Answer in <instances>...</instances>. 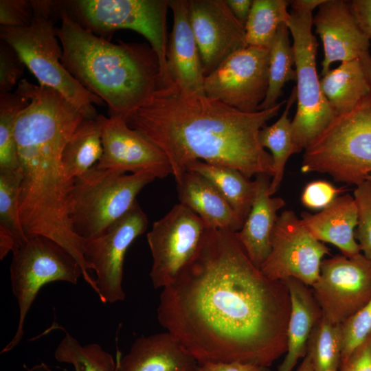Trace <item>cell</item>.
<instances>
[{
	"instance_id": "obj_9",
	"label": "cell",
	"mask_w": 371,
	"mask_h": 371,
	"mask_svg": "<svg viewBox=\"0 0 371 371\" xmlns=\"http://www.w3.org/2000/svg\"><path fill=\"white\" fill-rule=\"evenodd\" d=\"M10 276L19 306V322L14 337L1 354L10 351L21 341L26 316L41 288L56 281L76 284L83 277V272L78 261L64 247L48 238L36 236L28 238L12 253Z\"/></svg>"
},
{
	"instance_id": "obj_46",
	"label": "cell",
	"mask_w": 371,
	"mask_h": 371,
	"mask_svg": "<svg viewBox=\"0 0 371 371\" xmlns=\"http://www.w3.org/2000/svg\"><path fill=\"white\" fill-rule=\"evenodd\" d=\"M297 371H315L311 359L308 354L303 359Z\"/></svg>"
},
{
	"instance_id": "obj_36",
	"label": "cell",
	"mask_w": 371,
	"mask_h": 371,
	"mask_svg": "<svg viewBox=\"0 0 371 371\" xmlns=\"http://www.w3.org/2000/svg\"><path fill=\"white\" fill-rule=\"evenodd\" d=\"M342 331L341 361L371 333V300L341 324Z\"/></svg>"
},
{
	"instance_id": "obj_5",
	"label": "cell",
	"mask_w": 371,
	"mask_h": 371,
	"mask_svg": "<svg viewBox=\"0 0 371 371\" xmlns=\"http://www.w3.org/2000/svg\"><path fill=\"white\" fill-rule=\"evenodd\" d=\"M34 17L27 27H0V37L16 51L39 85L61 93L87 119H96L93 104L103 100L78 82L61 63L63 50L54 24L60 20L63 1L32 0Z\"/></svg>"
},
{
	"instance_id": "obj_42",
	"label": "cell",
	"mask_w": 371,
	"mask_h": 371,
	"mask_svg": "<svg viewBox=\"0 0 371 371\" xmlns=\"http://www.w3.org/2000/svg\"><path fill=\"white\" fill-rule=\"evenodd\" d=\"M197 371H270L269 367L239 361L201 362Z\"/></svg>"
},
{
	"instance_id": "obj_21",
	"label": "cell",
	"mask_w": 371,
	"mask_h": 371,
	"mask_svg": "<svg viewBox=\"0 0 371 371\" xmlns=\"http://www.w3.org/2000/svg\"><path fill=\"white\" fill-rule=\"evenodd\" d=\"M271 179L266 174L256 176V192L251 210L242 228L235 232L249 258L259 269L271 251L278 212L286 205L282 198L269 194Z\"/></svg>"
},
{
	"instance_id": "obj_40",
	"label": "cell",
	"mask_w": 371,
	"mask_h": 371,
	"mask_svg": "<svg viewBox=\"0 0 371 371\" xmlns=\"http://www.w3.org/2000/svg\"><path fill=\"white\" fill-rule=\"evenodd\" d=\"M339 371H371V333L341 363Z\"/></svg>"
},
{
	"instance_id": "obj_8",
	"label": "cell",
	"mask_w": 371,
	"mask_h": 371,
	"mask_svg": "<svg viewBox=\"0 0 371 371\" xmlns=\"http://www.w3.org/2000/svg\"><path fill=\"white\" fill-rule=\"evenodd\" d=\"M63 7L83 27L101 36L121 29L144 36L159 60V84H166L168 0H71L63 1Z\"/></svg>"
},
{
	"instance_id": "obj_13",
	"label": "cell",
	"mask_w": 371,
	"mask_h": 371,
	"mask_svg": "<svg viewBox=\"0 0 371 371\" xmlns=\"http://www.w3.org/2000/svg\"><path fill=\"white\" fill-rule=\"evenodd\" d=\"M311 290L323 317L341 325L371 300V260L361 253L323 260Z\"/></svg>"
},
{
	"instance_id": "obj_43",
	"label": "cell",
	"mask_w": 371,
	"mask_h": 371,
	"mask_svg": "<svg viewBox=\"0 0 371 371\" xmlns=\"http://www.w3.org/2000/svg\"><path fill=\"white\" fill-rule=\"evenodd\" d=\"M254 0H225L237 21L245 27Z\"/></svg>"
},
{
	"instance_id": "obj_20",
	"label": "cell",
	"mask_w": 371,
	"mask_h": 371,
	"mask_svg": "<svg viewBox=\"0 0 371 371\" xmlns=\"http://www.w3.org/2000/svg\"><path fill=\"white\" fill-rule=\"evenodd\" d=\"M115 371H197L199 362L166 331L136 339L128 353H116Z\"/></svg>"
},
{
	"instance_id": "obj_23",
	"label": "cell",
	"mask_w": 371,
	"mask_h": 371,
	"mask_svg": "<svg viewBox=\"0 0 371 371\" xmlns=\"http://www.w3.org/2000/svg\"><path fill=\"white\" fill-rule=\"evenodd\" d=\"M176 183L179 203L194 212L207 228L232 232L242 228L244 221L206 178L186 171Z\"/></svg>"
},
{
	"instance_id": "obj_22",
	"label": "cell",
	"mask_w": 371,
	"mask_h": 371,
	"mask_svg": "<svg viewBox=\"0 0 371 371\" xmlns=\"http://www.w3.org/2000/svg\"><path fill=\"white\" fill-rule=\"evenodd\" d=\"M300 218L312 236L320 242L335 245L342 255L351 258L361 254L355 236L357 207L353 196H338L319 212H304Z\"/></svg>"
},
{
	"instance_id": "obj_4",
	"label": "cell",
	"mask_w": 371,
	"mask_h": 371,
	"mask_svg": "<svg viewBox=\"0 0 371 371\" xmlns=\"http://www.w3.org/2000/svg\"><path fill=\"white\" fill-rule=\"evenodd\" d=\"M56 27L61 63L88 91L107 104L109 117H128L159 83V63L146 44L111 43L73 19L63 7Z\"/></svg>"
},
{
	"instance_id": "obj_11",
	"label": "cell",
	"mask_w": 371,
	"mask_h": 371,
	"mask_svg": "<svg viewBox=\"0 0 371 371\" xmlns=\"http://www.w3.org/2000/svg\"><path fill=\"white\" fill-rule=\"evenodd\" d=\"M207 227L186 205L178 203L155 221L146 234L153 263L149 276L155 289L176 278L196 253Z\"/></svg>"
},
{
	"instance_id": "obj_28",
	"label": "cell",
	"mask_w": 371,
	"mask_h": 371,
	"mask_svg": "<svg viewBox=\"0 0 371 371\" xmlns=\"http://www.w3.org/2000/svg\"><path fill=\"white\" fill-rule=\"evenodd\" d=\"M295 100L296 91L294 87L279 119L271 125H265L258 133L261 146L270 150L272 158L273 175L268 190L270 196H273L281 185L288 159L291 155L297 153L291 120L289 117V113Z\"/></svg>"
},
{
	"instance_id": "obj_35",
	"label": "cell",
	"mask_w": 371,
	"mask_h": 371,
	"mask_svg": "<svg viewBox=\"0 0 371 371\" xmlns=\"http://www.w3.org/2000/svg\"><path fill=\"white\" fill-rule=\"evenodd\" d=\"M353 197L357 207L355 239L361 253L371 260V182L366 180L357 186Z\"/></svg>"
},
{
	"instance_id": "obj_45",
	"label": "cell",
	"mask_w": 371,
	"mask_h": 371,
	"mask_svg": "<svg viewBox=\"0 0 371 371\" xmlns=\"http://www.w3.org/2000/svg\"><path fill=\"white\" fill-rule=\"evenodd\" d=\"M362 67L371 85V55L369 52L363 53L359 57Z\"/></svg>"
},
{
	"instance_id": "obj_25",
	"label": "cell",
	"mask_w": 371,
	"mask_h": 371,
	"mask_svg": "<svg viewBox=\"0 0 371 371\" xmlns=\"http://www.w3.org/2000/svg\"><path fill=\"white\" fill-rule=\"evenodd\" d=\"M322 92L335 115L351 111L371 93L359 58L342 62L319 80Z\"/></svg>"
},
{
	"instance_id": "obj_2",
	"label": "cell",
	"mask_w": 371,
	"mask_h": 371,
	"mask_svg": "<svg viewBox=\"0 0 371 371\" xmlns=\"http://www.w3.org/2000/svg\"><path fill=\"white\" fill-rule=\"evenodd\" d=\"M286 100L256 112H243L205 95L176 86H158L126 120L167 156L175 181L195 160L236 169L249 178L272 177V158L258 133Z\"/></svg>"
},
{
	"instance_id": "obj_26",
	"label": "cell",
	"mask_w": 371,
	"mask_h": 371,
	"mask_svg": "<svg viewBox=\"0 0 371 371\" xmlns=\"http://www.w3.org/2000/svg\"><path fill=\"white\" fill-rule=\"evenodd\" d=\"M186 171L199 174L209 180L245 222L256 192V181L240 171L201 160L190 162Z\"/></svg>"
},
{
	"instance_id": "obj_29",
	"label": "cell",
	"mask_w": 371,
	"mask_h": 371,
	"mask_svg": "<svg viewBox=\"0 0 371 371\" xmlns=\"http://www.w3.org/2000/svg\"><path fill=\"white\" fill-rule=\"evenodd\" d=\"M289 30L282 23L269 48L268 67V89L258 111L268 109L278 103L282 89L289 80H296L295 56L289 41Z\"/></svg>"
},
{
	"instance_id": "obj_6",
	"label": "cell",
	"mask_w": 371,
	"mask_h": 371,
	"mask_svg": "<svg viewBox=\"0 0 371 371\" xmlns=\"http://www.w3.org/2000/svg\"><path fill=\"white\" fill-rule=\"evenodd\" d=\"M301 171L329 175L356 186L371 175V93L335 115L304 150Z\"/></svg>"
},
{
	"instance_id": "obj_14",
	"label": "cell",
	"mask_w": 371,
	"mask_h": 371,
	"mask_svg": "<svg viewBox=\"0 0 371 371\" xmlns=\"http://www.w3.org/2000/svg\"><path fill=\"white\" fill-rule=\"evenodd\" d=\"M146 214L136 202L102 235L85 240L84 256L95 271L98 297L103 303L125 299L122 287L123 268L127 249L148 227Z\"/></svg>"
},
{
	"instance_id": "obj_24",
	"label": "cell",
	"mask_w": 371,
	"mask_h": 371,
	"mask_svg": "<svg viewBox=\"0 0 371 371\" xmlns=\"http://www.w3.org/2000/svg\"><path fill=\"white\" fill-rule=\"evenodd\" d=\"M284 282L290 295L291 311L286 352L278 371H292L299 360L306 355L310 336L322 317V311L308 286L295 278Z\"/></svg>"
},
{
	"instance_id": "obj_16",
	"label": "cell",
	"mask_w": 371,
	"mask_h": 371,
	"mask_svg": "<svg viewBox=\"0 0 371 371\" xmlns=\"http://www.w3.org/2000/svg\"><path fill=\"white\" fill-rule=\"evenodd\" d=\"M101 130L102 155L95 166L122 174L148 172L156 178L172 175L166 154L121 117H96Z\"/></svg>"
},
{
	"instance_id": "obj_19",
	"label": "cell",
	"mask_w": 371,
	"mask_h": 371,
	"mask_svg": "<svg viewBox=\"0 0 371 371\" xmlns=\"http://www.w3.org/2000/svg\"><path fill=\"white\" fill-rule=\"evenodd\" d=\"M173 15L167 48V80L188 94L205 95V75L189 20L188 0H168Z\"/></svg>"
},
{
	"instance_id": "obj_15",
	"label": "cell",
	"mask_w": 371,
	"mask_h": 371,
	"mask_svg": "<svg viewBox=\"0 0 371 371\" xmlns=\"http://www.w3.org/2000/svg\"><path fill=\"white\" fill-rule=\"evenodd\" d=\"M269 49L247 46L205 78L204 93L243 112L258 111L268 89Z\"/></svg>"
},
{
	"instance_id": "obj_31",
	"label": "cell",
	"mask_w": 371,
	"mask_h": 371,
	"mask_svg": "<svg viewBox=\"0 0 371 371\" xmlns=\"http://www.w3.org/2000/svg\"><path fill=\"white\" fill-rule=\"evenodd\" d=\"M290 1L254 0L245 25L248 46L270 48L280 26L286 23Z\"/></svg>"
},
{
	"instance_id": "obj_38",
	"label": "cell",
	"mask_w": 371,
	"mask_h": 371,
	"mask_svg": "<svg viewBox=\"0 0 371 371\" xmlns=\"http://www.w3.org/2000/svg\"><path fill=\"white\" fill-rule=\"evenodd\" d=\"M345 190H346L344 188H338L327 181L315 180L307 183L304 188L301 202L308 209L322 210Z\"/></svg>"
},
{
	"instance_id": "obj_12",
	"label": "cell",
	"mask_w": 371,
	"mask_h": 371,
	"mask_svg": "<svg viewBox=\"0 0 371 371\" xmlns=\"http://www.w3.org/2000/svg\"><path fill=\"white\" fill-rule=\"evenodd\" d=\"M330 249L317 240L291 210L278 216L271 238V251L260 269L268 278H295L312 286L319 278L323 258Z\"/></svg>"
},
{
	"instance_id": "obj_32",
	"label": "cell",
	"mask_w": 371,
	"mask_h": 371,
	"mask_svg": "<svg viewBox=\"0 0 371 371\" xmlns=\"http://www.w3.org/2000/svg\"><path fill=\"white\" fill-rule=\"evenodd\" d=\"M342 331L341 325H335L324 317L313 330L307 354L315 371H339L341 361Z\"/></svg>"
},
{
	"instance_id": "obj_18",
	"label": "cell",
	"mask_w": 371,
	"mask_h": 371,
	"mask_svg": "<svg viewBox=\"0 0 371 371\" xmlns=\"http://www.w3.org/2000/svg\"><path fill=\"white\" fill-rule=\"evenodd\" d=\"M313 25L323 44L322 76L334 62L357 59L369 52L370 41L357 23L346 1L324 0L313 17Z\"/></svg>"
},
{
	"instance_id": "obj_37",
	"label": "cell",
	"mask_w": 371,
	"mask_h": 371,
	"mask_svg": "<svg viewBox=\"0 0 371 371\" xmlns=\"http://www.w3.org/2000/svg\"><path fill=\"white\" fill-rule=\"evenodd\" d=\"M26 66L14 48L0 41V93H9L23 75Z\"/></svg>"
},
{
	"instance_id": "obj_10",
	"label": "cell",
	"mask_w": 371,
	"mask_h": 371,
	"mask_svg": "<svg viewBox=\"0 0 371 371\" xmlns=\"http://www.w3.org/2000/svg\"><path fill=\"white\" fill-rule=\"evenodd\" d=\"M313 12L292 9L286 25L293 37L297 110L291 120L297 153L304 150L335 116L324 96L316 69L317 42Z\"/></svg>"
},
{
	"instance_id": "obj_34",
	"label": "cell",
	"mask_w": 371,
	"mask_h": 371,
	"mask_svg": "<svg viewBox=\"0 0 371 371\" xmlns=\"http://www.w3.org/2000/svg\"><path fill=\"white\" fill-rule=\"evenodd\" d=\"M22 171L0 172V232L10 235L20 247L28 238L21 225L19 198Z\"/></svg>"
},
{
	"instance_id": "obj_27",
	"label": "cell",
	"mask_w": 371,
	"mask_h": 371,
	"mask_svg": "<svg viewBox=\"0 0 371 371\" xmlns=\"http://www.w3.org/2000/svg\"><path fill=\"white\" fill-rule=\"evenodd\" d=\"M103 153L101 130L96 119L85 118L62 152V163L67 177L74 179L95 166Z\"/></svg>"
},
{
	"instance_id": "obj_41",
	"label": "cell",
	"mask_w": 371,
	"mask_h": 371,
	"mask_svg": "<svg viewBox=\"0 0 371 371\" xmlns=\"http://www.w3.org/2000/svg\"><path fill=\"white\" fill-rule=\"evenodd\" d=\"M348 3L357 23L371 41V0H352Z\"/></svg>"
},
{
	"instance_id": "obj_17",
	"label": "cell",
	"mask_w": 371,
	"mask_h": 371,
	"mask_svg": "<svg viewBox=\"0 0 371 371\" xmlns=\"http://www.w3.org/2000/svg\"><path fill=\"white\" fill-rule=\"evenodd\" d=\"M188 12L205 77L248 46L245 27L225 0H188Z\"/></svg>"
},
{
	"instance_id": "obj_30",
	"label": "cell",
	"mask_w": 371,
	"mask_h": 371,
	"mask_svg": "<svg viewBox=\"0 0 371 371\" xmlns=\"http://www.w3.org/2000/svg\"><path fill=\"white\" fill-rule=\"evenodd\" d=\"M54 358L60 363L71 364L74 371H115L116 359L98 344L82 345L71 335H66L54 352ZM27 371H51L44 363Z\"/></svg>"
},
{
	"instance_id": "obj_33",
	"label": "cell",
	"mask_w": 371,
	"mask_h": 371,
	"mask_svg": "<svg viewBox=\"0 0 371 371\" xmlns=\"http://www.w3.org/2000/svg\"><path fill=\"white\" fill-rule=\"evenodd\" d=\"M28 104V98L16 91L0 93V172L20 168L14 127L18 115Z\"/></svg>"
},
{
	"instance_id": "obj_7",
	"label": "cell",
	"mask_w": 371,
	"mask_h": 371,
	"mask_svg": "<svg viewBox=\"0 0 371 371\" xmlns=\"http://www.w3.org/2000/svg\"><path fill=\"white\" fill-rule=\"evenodd\" d=\"M155 179L148 172L126 175L95 166L76 178L69 196L74 232L85 240L102 235L134 205L139 192Z\"/></svg>"
},
{
	"instance_id": "obj_44",
	"label": "cell",
	"mask_w": 371,
	"mask_h": 371,
	"mask_svg": "<svg viewBox=\"0 0 371 371\" xmlns=\"http://www.w3.org/2000/svg\"><path fill=\"white\" fill-rule=\"evenodd\" d=\"M324 0H293L290 1L292 9H302L313 11L318 8Z\"/></svg>"
},
{
	"instance_id": "obj_39",
	"label": "cell",
	"mask_w": 371,
	"mask_h": 371,
	"mask_svg": "<svg viewBox=\"0 0 371 371\" xmlns=\"http://www.w3.org/2000/svg\"><path fill=\"white\" fill-rule=\"evenodd\" d=\"M32 0H1V26L23 27L29 26L33 20Z\"/></svg>"
},
{
	"instance_id": "obj_3",
	"label": "cell",
	"mask_w": 371,
	"mask_h": 371,
	"mask_svg": "<svg viewBox=\"0 0 371 371\" xmlns=\"http://www.w3.org/2000/svg\"><path fill=\"white\" fill-rule=\"evenodd\" d=\"M80 122L57 109L39 107L20 114L14 137L22 171L19 198L21 225L27 238H48L78 261L93 290L95 278L84 256L85 239L74 231L69 196L74 181L64 171L62 152Z\"/></svg>"
},
{
	"instance_id": "obj_1",
	"label": "cell",
	"mask_w": 371,
	"mask_h": 371,
	"mask_svg": "<svg viewBox=\"0 0 371 371\" xmlns=\"http://www.w3.org/2000/svg\"><path fill=\"white\" fill-rule=\"evenodd\" d=\"M290 311L285 282L266 277L235 232L207 227L192 259L163 288L157 319L199 363L269 367L286 352Z\"/></svg>"
},
{
	"instance_id": "obj_47",
	"label": "cell",
	"mask_w": 371,
	"mask_h": 371,
	"mask_svg": "<svg viewBox=\"0 0 371 371\" xmlns=\"http://www.w3.org/2000/svg\"><path fill=\"white\" fill-rule=\"evenodd\" d=\"M367 180L370 181L371 182V175H370L368 178H367Z\"/></svg>"
}]
</instances>
